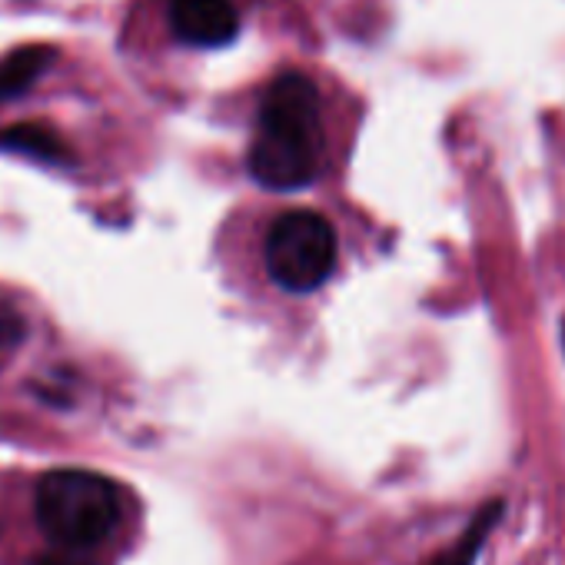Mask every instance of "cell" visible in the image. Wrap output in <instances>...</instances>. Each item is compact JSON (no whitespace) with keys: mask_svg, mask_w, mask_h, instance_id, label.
I'll return each mask as SVG.
<instances>
[{"mask_svg":"<svg viewBox=\"0 0 565 565\" xmlns=\"http://www.w3.org/2000/svg\"><path fill=\"white\" fill-rule=\"evenodd\" d=\"M327 160V97L303 71L276 74L256 104V127L246 167L266 190H303L323 173Z\"/></svg>","mask_w":565,"mask_h":565,"instance_id":"1","label":"cell"},{"mask_svg":"<svg viewBox=\"0 0 565 565\" xmlns=\"http://www.w3.org/2000/svg\"><path fill=\"white\" fill-rule=\"evenodd\" d=\"M34 509L44 535L57 548L94 552L120 522V495L107 476L87 469H54L38 482Z\"/></svg>","mask_w":565,"mask_h":565,"instance_id":"2","label":"cell"},{"mask_svg":"<svg viewBox=\"0 0 565 565\" xmlns=\"http://www.w3.org/2000/svg\"><path fill=\"white\" fill-rule=\"evenodd\" d=\"M263 256L276 287L310 294L323 287L337 266V230L317 210H290L273 220Z\"/></svg>","mask_w":565,"mask_h":565,"instance_id":"3","label":"cell"},{"mask_svg":"<svg viewBox=\"0 0 565 565\" xmlns=\"http://www.w3.org/2000/svg\"><path fill=\"white\" fill-rule=\"evenodd\" d=\"M239 0H167V24L183 47L220 51L243 34Z\"/></svg>","mask_w":565,"mask_h":565,"instance_id":"4","label":"cell"},{"mask_svg":"<svg viewBox=\"0 0 565 565\" xmlns=\"http://www.w3.org/2000/svg\"><path fill=\"white\" fill-rule=\"evenodd\" d=\"M57 61V51L51 44H28L11 51L4 61H0V100L21 97L28 87H34L47 67Z\"/></svg>","mask_w":565,"mask_h":565,"instance_id":"5","label":"cell"},{"mask_svg":"<svg viewBox=\"0 0 565 565\" xmlns=\"http://www.w3.org/2000/svg\"><path fill=\"white\" fill-rule=\"evenodd\" d=\"M0 147L4 150H18V153H28L34 160H47V163H57V160H67V147L64 140L47 127V124H18V127H8L0 134Z\"/></svg>","mask_w":565,"mask_h":565,"instance_id":"6","label":"cell"},{"mask_svg":"<svg viewBox=\"0 0 565 565\" xmlns=\"http://www.w3.org/2000/svg\"><path fill=\"white\" fill-rule=\"evenodd\" d=\"M495 519H499V502L486 505V509L476 515V522L462 532V539H459L456 545H449L443 555H436L429 565H472V562H476V552H479V545L486 542V532L495 525Z\"/></svg>","mask_w":565,"mask_h":565,"instance_id":"7","label":"cell"},{"mask_svg":"<svg viewBox=\"0 0 565 565\" xmlns=\"http://www.w3.org/2000/svg\"><path fill=\"white\" fill-rule=\"evenodd\" d=\"M28 327H24V317L8 307V303H0V347H18L24 340Z\"/></svg>","mask_w":565,"mask_h":565,"instance_id":"8","label":"cell"},{"mask_svg":"<svg viewBox=\"0 0 565 565\" xmlns=\"http://www.w3.org/2000/svg\"><path fill=\"white\" fill-rule=\"evenodd\" d=\"M34 565H104L90 552H74V548H51L34 558Z\"/></svg>","mask_w":565,"mask_h":565,"instance_id":"9","label":"cell"}]
</instances>
